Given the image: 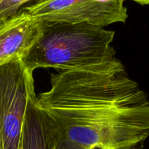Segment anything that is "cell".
I'll return each mask as SVG.
<instances>
[{"label":"cell","instance_id":"cell-1","mask_svg":"<svg viewBox=\"0 0 149 149\" xmlns=\"http://www.w3.org/2000/svg\"><path fill=\"white\" fill-rule=\"evenodd\" d=\"M37 103L48 149H143L149 136L148 95L118 58L52 74Z\"/></svg>","mask_w":149,"mask_h":149},{"label":"cell","instance_id":"cell-2","mask_svg":"<svg viewBox=\"0 0 149 149\" xmlns=\"http://www.w3.org/2000/svg\"><path fill=\"white\" fill-rule=\"evenodd\" d=\"M41 21L39 37L21 59L32 71L38 68L83 69L117 59L111 46L113 31L87 23Z\"/></svg>","mask_w":149,"mask_h":149},{"label":"cell","instance_id":"cell-3","mask_svg":"<svg viewBox=\"0 0 149 149\" xmlns=\"http://www.w3.org/2000/svg\"><path fill=\"white\" fill-rule=\"evenodd\" d=\"M33 72L21 59L0 65V149H20L31 103Z\"/></svg>","mask_w":149,"mask_h":149},{"label":"cell","instance_id":"cell-4","mask_svg":"<svg viewBox=\"0 0 149 149\" xmlns=\"http://www.w3.org/2000/svg\"><path fill=\"white\" fill-rule=\"evenodd\" d=\"M125 0H37L21 10L45 21L87 23L104 28L128 18Z\"/></svg>","mask_w":149,"mask_h":149},{"label":"cell","instance_id":"cell-5","mask_svg":"<svg viewBox=\"0 0 149 149\" xmlns=\"http://www.w3.org/2000/svg\"><path fill=\"white\" fill-rule=\"evenodd\" d=\"M42 21L20 10L0 26V65L22 59L39 37Z\"/></svg>","mask_w":149,"mask_h":149},{"label":"cell","instance_id":"cell-6","mask_svg":"<svg viewBox=\"0 0 149 149\" xmlns=\"http://www.w3.org/2000/svg\"><path fill=\"white\" fill-rule=\"evenodd\" d=\"M48 119L37 97L29 106L20 149H48Z\"/></svg>","mask_w":149,"mask_h":149},{"label":"cell","instance_id":"cell-7","mask_svg":"<svg viewBox=\"0 0 149 149\" xmlns=\"http://www.w3.org/2000/svg\"><path fill=\"white\" fill-rule=\"evenodd\" d=\"M30 0H0V26L4 22L16 15L20 7Z\"/></svg>","mask_w":149,"mask_h":149},{"label":"cell","instance_id":"cell-8","mask_svg":"<svg viewBox=\"0 0 149 149\" xmlns=\"http://www.w3.org/2000/svg\"><path fill=\"white\" fill-rule=\"evenodd\" d=\"M131 1H135L141 5H145V4H149V0H131Z\"/></svg>","mask_w":149,"mask_h":149}]
</instances>
